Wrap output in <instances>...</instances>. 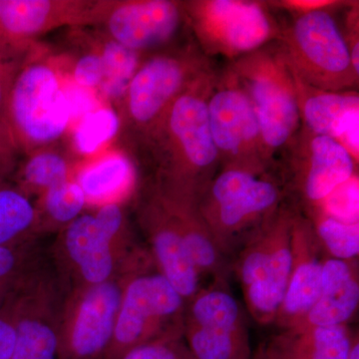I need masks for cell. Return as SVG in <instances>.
<instances>
[{
  "label": "cell",
  "instance_id": "obj_1",
  "mask_svg": "<svg viewBox=\"0 0 359 359\" xmlns=\"http://www.w3.org/2000/svg\"><path fill=\"white\" fill-rule=\"evenodd\" d=\"M144 250L134 243L122 205L111 202L59 231L53 257L67 290L107 282Z\"/></svg>",
  "mask_w": 359,
  "mask_h": 359
},
{
  "label": "cell",
  "instance_id": "obj_2",
  "mask_svg": "<svg viewBox=\"0 0 359 359\" xmlns=\"http://www.w3.org/2000/svg\"><path fill=\"white\" fill-rule=\"evenodd\" d=\"M164 147L155 185L198 203L212 181L219 159L212 140L207 102L190 86L172 104L152 140Z\"/></svg>",
  "mask_w": 359,
  "mask_h": 359
},
{
  "label": "cell",
  "instance_id": "obj_3",
  "mask_svg": "<svg viewBox=\"0 0 359 359\" xmlns=\"http://www.w3.org/2000/svg\"><path fill=\"white\" fill-rule=\"evenodd\" d=\"M282 191L256 170L231 166L212 179L198 208L229 262L280 207Z\"/></svg>",
  "mask_w": 359,
  "mask_h": 359
},
{
  "label": "cell",
  "instance_id": "obj_4",
  "mask_svg": "<svg viewBox=\"0 0 359 359\" xmlns=\"http://www.w3.org/2000/svg\"><path fill=\"white\" fill-rule=\"evenodd\" d=\"M294 217L290 210L278 208L238 250L231 264L248 311L262 325H273L289 283Z\"/></svg>",
  "mask_w": 359,
  "mask_h": 359
},
{
  "label": "cell",
  "instance_id": "obj_5",
  "mask_svg": "<svg viewBox=\"0 0 359 359\" xmlns=\"http://www.w3.org/2000/svg\"><path fill=\"white\" fill-rule=\"evenodd\" d=\"M152 261L148 250L107 282L65 289L58 359H103L112 340L129 278Z\"/></svg>",
  "mask_w": 359,
  "mask_h": 359
},
{
  "label": "cell",
  "instance_id": "obj_6",
  "mask_svg": "<svg viewBox=\"0 0 359 359\" xmlns=\"http://www.w3.org/2000/svg\"><path fill=\"white\" fill-rule=\"evenodd\" d=\"M186 302L153 262L129 278L103 359H120L149 342L183 334Z\"/></svg>",
  "mask_w": 359,
  "mask_h": 359
},
{
  "label": "cell",
  "instance_id": "obj_7",
  "mask_svg": "<svg viewBox=\"0 0 359 359\" xmlns=\"http://www.w3.org/2000/svg\"><path fill=\"white\" fill-rule=\"evenodd\" d=\"M30 55L16 75L6 109L14 143L18 151L28 154L58 140L70 119L57 72L49 63Z\"/></svg>",
  "mask_w": 359,
  "mask_h": 359
},
{
  "label": "cell",
  "instance_id": "obj_8",
  "mask_svg": "<svg viewBox=\"0 0 359 359\" xmlns=\"http://www.w3.org/2000/svg\"><path fill=\"white\" fill-rule=\"evenodd\" d=\"M65 287L39 261L7 292L16 330L13 359H58L59 325Z\"/></svg>",
  "mask_w": 359,
  "mask_h": 359
},
{
  "label": "cell",
  "instance_id": "obj_9",
  "mask_svg": "<svg viewBox=\"0 0 359 359\" xmlns=\"http://www.w3.org/2000/svg\"><path fill=\"white\" fill-rule=\"evenodd\" d=\"M184 340L194 359H252L244 309L228 287L214 280L187 302Z\"/></svg>",
  "mask_w": 359,
  "mask_h": 359
},
{
  "label": "cell",
  "instance_id": "obj_10",
  "mask_svg": "<svg viewBox=\"0 0 359 359\" xmlns=\"http://www.w3.org/2000/svg\"><path fill=\"white\" fill-rule=\"evenodd\" d=\"M116 0H0V46L29 52L37 37L65 27L102 25Z\"/></svg>",
  "mask_w": 359,
  "mask_h": 359
},
{
  "label": "cell",
  "instance_id": "obj_11",
  "mask_svg": "<svg viewBox=\"0 0 359 359\" xmlns=\"http://www.w3.org/2000/svg\"><path fill=\"white\" fill-rule=\"evenodd\" d=\"M190 76L188 61L172 54L139 66L120 100V126L152 140L172 104L190 87Z\"/></svg>",
  "mask_w": 359,
  "mask_h": 359
},
{
  "label": "cell",
  "instance_id": "obj_12",
  "mask_svg": "<svg viewBox=\"0 0 359 359\" xmlns=\"http://www.w3.org/2000/svg\"><path fill=\"white\" fill-rule=\"evenodd\" d=\"M137 221L147 241V250L155 268L186 304L190 302L202 289L203 280L173 216L154 187L139 202Z\"/></svg>",
  "mask_w": 359,
  "mask_h": 359
},
{
  "label": "cell",
  "instance_id": "obj_13",
  "mask_svg": "<svg viewBox=\"0 0 359 359\" xmlns=\"http://www.w3.org/2000/svg\"><path fill=\"white\" fill-rule=\"evenodd\" d=\"M325 257L311 221L295 215L292 271L285 297L273 321L280 330L297 327L318 301Z\"/></svg>",
  "mask_w": 359,
  "mask_h": 359
},
{
  "label": "cell",
  "instance_id": "obj_14",
  "mask_svg": "<svg viewBox=\"0 0 359 359\" xmlns=\"http://www.w3.org/2000/svg\"><path fill=\"white\" fill-rule=\"evenodd\" d=\"M194 16L201 34L228 53L254 50L271 36L268 15L252 2L210 1L195 11Z\"/></svg>",
  "mask_w": 359,
  "mask_h": 359
},
{
  "label": "cell",
  "instance_id": "obj_15",
  "mask_svg": "<svg viewBox=\"0 0 359 359\" xmlns=\"http://www.w3.org/2000/svg\"><path fill=\"white\" fill-rule=\"evenodd\" d=\"M181 20V9L176 2L116 1L102 25L111 39L140 52L169 41Z\"/></svg>",
  "mask_w": 359,
  "mask_h": 359
},
{
  "label": "cell",
  "instance_id": "obj_16",
  "mask_svg": "<svg viewBox=\"0 0 359 359\" xmlns=\"http://www.w3.org/2000/svg\"><path fill=\"white\" fill-rule=\"evenodd\" d=\"M210 128L219 155L238 156L259 144V120L247 92L238 88L219 90L207 102Z\"/></svg>",
  "mask_w": 359,
  "mask_h": 359
},
{
  "label": "cell",
  "instance_id": "obj_17",
  "mask_svg": "<svg viewBox=\"0 0 359 359\" xmlns=\"http://www.w3.org/2000/svg\"><path fill=\"white\" fill-rule=\"evenodd\" d=\"M292 41L299 58L323 76L339 77L351 67V51L334 18L316 9L295 21Z\"/></svg>",
  "mask_w": 359,
  "mask_h": 359
},
{
  "label": "cell",
  "instance_id": "obj_18",
  "mask_svg": "<svg viewBox=\"0 0 359 359\" xmlns=\"http://www.w3.org/2000/svg\"><path fill=\"white\" fill-rule=\"evenodd\" d=\"M358 259L342 261L327 256L320 297L297 327L347 325L358 311Z\"/></svg>",
  "mask_w": 359,
  "mask_h": 359
},
{
  "label": "cell",
  "instance_id": "obj_19",
  "mask_svg": "<svg viewBox=\"0 0 359 359\" xmlns=\"http://www.w3.org/2000/svg\"><path fill=\"white\" fill-rule=\"evenodd\" d=\"M250 97L259 120L262 141L269 148L285 145L299 122V106L292 87L273 72L257 74L250 81Z\"/></svg>",
  "mask_w": 359,
  "mask_h": 359
},
{
  "label": "cell",
  "instance_id": "obj_20",
  "mask_svg": "<svg viewBox=\"0 0 359 359\" xmlns=\"http://www.w3.org/2000/svg\"><path fill=\"white\" fill-rule=\"evenodd\" d=\"M354 337L347 325L297 327L266 344L280 359H348Z\"/></svg>",
  "mask_w": 359,
  "mask_h": 359
},
{
  "label": "cell",
  "instance_id": "obj_21",
  "mask_svg": "<svg viewBox=\"0 0 359 359\" xmlns=\"http://www.w3.org/2000/svg\"><path fill=\"white\" fill-rule=\"evenodd\" d=\"M304 119L316 135L334 138L358 155L359 100L353 94L323 93L304 104Z\"/></svg>",
  "mask_w": 359,
  "mask_h": 359
},
{
  "label": "cell",
  "instance_id": "obj_22",
  "mask_svg": "<svg viewBox=\"0 0 359 359\" xmlns=\"http://www.w3.org/2000/svg\"><path fill=\"white\" fill-rule=\"evenodd\" d=\"M311 152L301 190L306 200L316 205L355 174L353 156L334 138L316 135L311 142Z\"/></svg>",
  "mask_w": 359,
  "mask_h": 359
},
{
  "label": "cell",
  "instance_id": "obj_23",
  "mask_svg": "<svg viewBox=\"0 0 359 359\" xmlns=\"http://www.w3.org/2000/svg\"><path fill=\"white\" fill-rule=\"evenodd\" d=\"M36 205L29 196L7 181L0 183V248L37 237Z\"/></svg>",
  "mask_w": 359,
  "mask_h": 359
},
{
  "label": "cell",
  "instance_id": "obj_24",
  "mask_svg": "<svg viewBox=\"0 0 359 359\" xmlns=\"http://www.w3.org/2000/svg\"><path fill=\"white\" fill-rule=\"evenodd\" d=\"M87 199L76 181L51 187L41 194L36 205L37 236L62 231L80 215L83 214Z\"/></svg>",
  "mask_w": 359,
  "mask_h": 359
},
{
  "label": "cell",
  "instance_id": "obj_25",
  "mask_svg": "<svg viewBox=\"0 0 359 359\" xmlns=\"http://www.w3.org/2000/svg\"><path fill=\"white\" fill-rule=\"evenodd\" d=\"M132 177L133 168L126 156L113 153L81 171L76 182L87 201L104 200L128 186Z\"/></svg>",
  "mask_w": 359,
  "mask_h": 359
},
{
  "label": "cell",
  "instance_id": "obj_26",
  "mask_svg": "<svg viewBox=\"0 0 359 359\" xmlns=\"http://www.w3.org/2000/svg\"><path fill=\"white\" fill-rule=\"evenodd\" d=\"M104 65V78L99 89L109 100L120 101L139 68V52L111 39L107 34L98 48Z\"/></svg>",
  "mask_w": 359,
  "mask_h": 359
},
{
  "label": "cell",
  "instance_id": "obj_27",
  "mask_svg": "<svg viewBox=\"0 0 359 359\" xmlns=\"http://www.w3.org/2000/svg\"><path fill=\"white\" fill-rule=\"evenodd\" d=\"M68 175L69 165L65 158L42 149L32 153L20 168L15 185L29 197L35 193L41 195L51 187L69 180Z\"/></svg>",
  "mask_w": 359,
  "mask_h": 359
},
{
  "label": "cell",
  "instance_id": "obj_28",
  "mask_svg": "<svg viewBox=\"0 0 359 359\" xmlns=\"http://www.w3.org/2000/svg\"><path fill=\"white\" fill-rule=\"evenodd\" d=\"M311 223L327 257L342 261L358 259L359 224L344 223L314 210Z\"/></svg>",
  "mask_w": 359,
  "mask_h": 359
},
{
  "label": "cell",
  "instance_id": "obj_29",
  "mask_svg": "<svg viewBox=\"0 0 359 359\" xmlns=\"http://www.w3.org/2000/svg\"><path fill=\"white\" fill-rule=\"evenodd\" d=\"M120 130L119 116L109 108L85 116L74 134V145L81 154L88 155L110 141Z\"/></svg>",
  "mask_w": 359,
  "mask_h": 359
},
{
  "label": "cell",
  "instance_id": "obj_30",
  "mask_svg": "<svg viewBox=\"0 0 359 359\" xmlns=\"http://www.w3.org/2000/svg\"><path fill=\"white\" fill-rule=\"evenodd\" d=\"M314 211L346 224H359V186L358 177L335 188L325 200L313 205Z\"/></svg>",
  "mask_w": 359,
  "mask_h": 359
},
{
  "label": "cell",
  "instance_id": "obj_31",
  "mask_svg": "<svg viewBox=\"0 0 359 359\" xmlns=\"http://www.w3.org/2000/svg\"><path fill=\"white\" fill-rule=\"evenodd\" d=\"M35 259L34 240L0 248V297L13 287Z\"/></svg>",
  "mask_w": 359,
  "mask_h": 359
},
{
  "label": "cell",
  "instance_id": "obj_32",
  "mask_svg": "<svg viewBox=\"0 0 359 359\" xmlns=\"http://www.w3.org/2000/svg\"><path fill=\"white\" fill-rule=\"evenodd\" d=\"M120 359H194L183 334L171 335L132 349Z\"/></svg>",
  "mask_w": 359,
  "mask_h": 359
},
{
  "label": "cell",
  "instance_id": "obj_33",
  "mask_svg": "<svg viewBox=\"0 0 359 359\" xmlns=\"http://www.w3.org/2000/svg\"><path fill=\"white\" fill-rule=\"evenodd\" d=\"M32 53V50L18 52L0 46V126L7 123V103L16 75Z\"/></svg>",
  "mask_w": 359,
  "mask_h": 359
},
{
  "label": "cell",
  "instance_id": "obj_34",
  "mask_svg": "<svg viewBox=\"0 0 359 359\" xmlns=\"http://www.w3.org/2000/svg\"><path fill=\"white\" fill-rule=\"evenodd\" d=\"M73 78L86 88H99L104 78V65L99 51L87 52L73 66Z\"/></svg>",
  "mask_w": 359,
  "mask_h": 359
},
{
  "label": "cell",
  "instance_id": "obj_35",
  "mask_svg": "<svg viewBox=\"0 0 359 359\" xmlns=\"http://www.w3.org/2000/svg\"><path fill=\"white\" fill-rule=\"evenodd\" d=\"M6 294L0 297V359H13L16 341L15 325Z\"/></svg>",
  "mask_w": 359,
  "mask_h": 359
},
{
  "label": "cell",
  "instance_id": "obj_36",
  "mask_svg": "<svg viewBox=\"0 0 359 359\" xmlns=\"http://www.w3.org/2000/svg\"><path fill=\"white\" fill-rule=\"evenodd\" d=\"M18 147L7 123L0 126V183L7 181L14 172L18 163Z\"/></svg>",
  "mask_w": 359,
  "mask_h": 359
},
{
  "label": "cell",
  "instance_id": "obj_37",
  "mask_svg": "<svg viewBox=\"0 0 359 359\" xmlns=\"http://www.w3.org/2000/svg\"><path fill=\"white\" fill-rule=\"evenodd\" d=\"M252 359H280L276 355L271 348L266 344L259 347L254 353H252Z\"/></svg>",
  "mask_w": 359,
  "mask_h": 359
},
{
  "label": "cell",
  "instance_id": "obj_38",
  "mask_svg": "<svg viewBox=\"0 0 359 359\" xmlns=\"http://www.w3.org/2000/svg\"><path fill=\"white\" fill-rule=\"evenodd\" d=\"M348 359H359V340L358 334L354 337Z\"/></svg>",
  "mask_w": 359,
  "mask_h": 359
}]
</instances>
